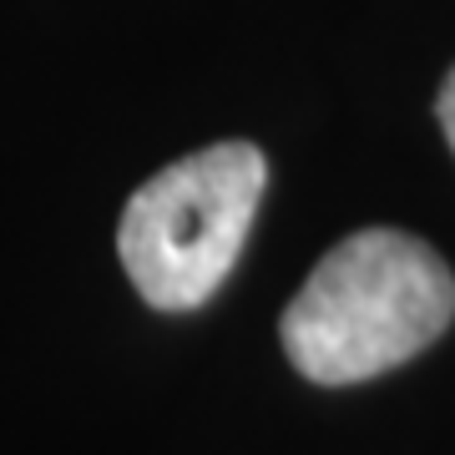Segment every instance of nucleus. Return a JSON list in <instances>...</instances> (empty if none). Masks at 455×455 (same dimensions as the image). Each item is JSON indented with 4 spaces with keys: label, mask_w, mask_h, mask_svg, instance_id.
<instances>
[{
    "label": "nucleus",
    "mask_w": 455,
    "mask_h": 455,
    "mask_svg": "<svg viewBox=\"0 0 455 455\" xmlns=\"http://www.w3.org/2000/svg\"><path fill=\"white\" fill-rule=\"evenodd\" d=\"M455 278L430 243L364 228L329 248L283 309V355L314 385H359L415 359L451 329Z\"/></svg>",
    "instance_id": "nucleus-1"
},
{
    "label": "nucleus",
    "mask_w": 455,
    "mask_h": 455,
    "mask_svg": "<svg viewBox=\"0 0 455 455\" xmlns=\"http://www.w3.org/2000/svg\"><path fill=\"white\" fill-rule=\"evenodd\" d=\"M435 112H440V127H445V142L455 147V71L445 76V86H440V101H435Z\"/></svg>",
    "instance_id": "nucleus-3"
},
{
    "label": "nucleus",
    "mask_w": 455,
    "mask_h": 455,
    "mask_svg": "<svg viewBox=\"0 0 455 455\" xmlns=\"http://www.w3.org/2000/svg\"><path fill=\"white\" fill-rule=\"evenodd\" d=\"M268 163L253 142H218L163 167L132 193L116 253L152 309L182 314L208 304L233 274L259 212Z\"/></svg>",
    "instance_id": "nucleus-2"
}]
</instances>
